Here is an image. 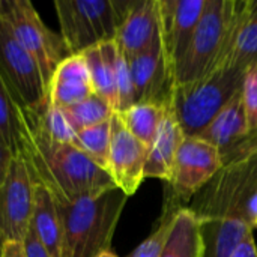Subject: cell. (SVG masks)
Here are the masks:
<instances>
[{"instance_id": "cell-1", "label": "cell", "mask_w": 257, "mask_h": 257, "mask_svg": "<svg viewBox=\"0 0 257 257\" xmlns=\"http://www.w3.org/2000/svg\"><path fill=\"white\" fill-rule=\"evenodd\" d=\"M33 184L44 185L56 202H74L117 188L105 169L74 145L50 139L30 110L21 111V151Z\"/></svg>"}, {"instance_id": "cell-2", "label": "cell", "mask_w": 257, "mask_h": 257, "mask_svg": "<svg viewBox=\"0 0 257 257\" xmlns=\"http://www.w3.org/2000/svg\"><path fill=\"white\" fill-rule=\"evenodd\" d=\"M257 193V151L223 164L187 206L200 226L253 229L248 206Z\"/></svg>"}, {"instance_id": "cell-3", "label": "cell", "mask_w": 257, "mask_h": 257, "mask_svg": "<svg viewBox=\"0 0 257 257\" xmlns=\"http://www.w3.org/2000/svg\"><path fill=\"white\" fill-rule=\"evenodd\" d=\"M247 0H206L190 48L178 68L173 87L193 83L229 65Z\"/></svg>"}, {"instance_id": "cell-4", "label": "cell", "mask_w": 257, "mask_h": 257, "mask_svg": "<svg viewBox=\"0 0 257 257\" xmlns=\"http://www.w3.org/2000/svg\"><path fill=\"white\" fill-rule=\"evenodd\" d=\"M128 196L119 188L74 202H57L63 224L62 257H99L108 251Z\"/></svg>"}, {"instance_id": "cell-5", "label": "cell", "mask_w": 257, "mask_h": 257, "mask_svg": "<svg viewBox=\"0 0 257 257\" xmlns=\"http://www.w3.org/2000/svg\"><path fill=\"white\" fill-rule=\"evenodd\" d=\"M248 69L233 63L223 65L205 77L175 86L170 96V110L181 125L185 137H199L239 92Z\"/></svg>"}, {"instance_id": "cell-6", "label": "cell", "mask_w": 257, "mask_h": 257, "mask_svg": "<svg viewBox=\"0 0 257 257\" xmlns=\"http://www.w3.org/2000/svg\"><path fill=\"white\" fill-rule=\"evenodd\" d=\"M136 0H60L54 2L60 36L71 54H81L102 42L114 41Z\"/></svg>"}, {"instance_id": "cell-7", "label": "cell", "mask_w": 257, "mask_h": 257, "mask_svg": "<svg viewBox=\"0 0 257 257\" xmlns=\"http://www.w3.org/2000/svg\"><path fill=\"white\" fill-rule=\"evenodd\" d=\"M0 15L9 21L17 39L39 66L48 90L54 71L71 56L65 41L44 24L29 0H0Z\"/></svg>"}, {"instance_id": "cell-8", "label": "cell", "mask_w": 257, "mask_h": 257, "mask_svg": "<svg viewBox=\"0 0 257 257\" xmlns=\"http://www.w3.org/2000/svg\"><path fill=\"white\" fill-rule=\"evenodd\" d=\"M0 74L26 110L39 111L48 105V90L39 66L17 39L9 21L2 15Z\"/></svg>"}, {"instance_id": "cell-9", "label": "cell", "mask_w": 257, "mask_h": 257, "mask_svg": "<svg viewBox=\"0 0 257 257\" xmlns=\"http://www.w3.org/2000/svg\"><path fill=\"white\" fill-rule=\"evenodd\" d=\"M223 167L220 151L200 137H185L172 170L167 188L182 202L193 197L218 173Z\"/></svg>"}, {"instance_id": "cell-10", "label": "cell", "mask_w": 257, "mask_h": 257, "mask_svg": "<svg viewBox=\"0 0 257 257\" xmlns=\"http://www.w3.org/2000/svg\"><path fill=\"white\" fill-rule=\"evenodd\" d=\"M33 182L24 161L12 158L0 185V238L3 242L23 244L32 223Z\"/></svg>"}, {"instance_id": "cell-11", "label": "cell", "mask_w": 257, "mask_h": 257, "mask_svg": "<svg viewBox=\"0 0 257 257\" xmlns=\"http://www.w3.org/2000/svg\"><path fill=\"white\" fill-rule=\"evenodd\" d=\"M206 0H158L161 48L172 80L190 48Z\"/></svg>"}, {"instance_id": "cell-12", "label": "cell", "mask_w": 257, "mask_h": 257, "mask_svg": "<svg viewBox=\"0 0 257 257\" xmlns=\"http://www.w3.org/2000/svg\"><path fill=\"white\" fill-rule=\"evenodd\" d=\"M148 148L137 140L114 113L111 117V140L107 172L114 185L128 197L137 193L145 181Z\"/></svg>"}, {"instance_id": "cell-13", "label": "cell", "mask_w": 257, "mask_h": 257, "mask_svg": "<svg viewBox=\"0 0 257 257\" xmlns=\"http://www.w3.org/2000/svg\"><path fill=\"white\" fill-rule=\"evenodd\" d=\"M134 102L170 105L173 80L166 65L161 41L145 53L130 59Z\"/></svg>"}, {"instance_id": "cell-14", "label": "cell", "mask_w": 257, "mask_h": 257, "mask_svg": "<svg viewBox=\"0 0 257 257\" xmlns=\"http://www.w3.org/2000/svg\"><path fill=\"white\" fill-rule=\"evenodd\" d=\"M160 41L158 0H136L114 39L117 48L133 59Z\"/></svg>"}, {"instance_id": "cell-15", "label": "cell", "mask_w": 257, "mask_h": 257, "mask_svg": "<svg viewBox=\"0 0 257 257\" xmlns=\"http://www.w3.org/2000/svg\"><path fill=\"white\" fill-rule=\"evenodd\" d=\"M250 133L251 131L241 89L199 137L214 145L220 151L221 160H224L248 139Z\"/></svg>"}, {"instance_id": "cell-16", "label": "cell", "mask_w": 257, "mask_h": 257, "mask_svg": "<svg viewBox=\"0 0 257 257\" xmlns=\"http://www.w3.org/2000/svg\"><path fill=\"white\" fill-rule=\"evenodd\" d=\"M93 93L84 57L81 54H71L57 66L51 77L48 104L54 108H65L87 99Z\"/></svg>"}, {"instance_id": "cell-17", "label": "cell", "mask_w": 257, "mask_h": 257, "mask_svg": "<svg viewBox=\"0 0 257 257\" xmlns=\"http://www.w3.org/2000/svg\"><path fill=\"white\" fill-rule=\"evenodd\" d=\"M185 134L178 123L170 105L158 128L154 143L151 145L145 164V179L155 178L164 182L170 181L173 164Z\"/></svg>"}, {"instance_id": "cell-18", "label": "cell", "mask_w": 257, "mask_h": 257, "mask_svg": "<svg viewBox=\"0 0 257 257\" xmlns=\"http://www.w3.org/2000/svg\"><path fill=\"white\" fill-rule=\"evenodd\" d=\"M33 214L32 227L50 257H62L63 224L57 202L53 194L41 184H33Z\"/></svg>"}, {"instance_id": "cell-19", "label": "cell", "mask_w": 257, "mask_h": 257, "mask_svg": "<svg viewBox=\"0 0 257 257\" xmlns=\"http://www.w3.org/2000/svg\"><path fill=\"white\" fill-rule=\"evenodd\" d=\"M119 48L114 41L102 42L81 53L86 60L90 83L95 95L105 99L114 111H117L116 90V60Z\"/></svg>"}, {"instance_id": "cell-20", "label": "cell", "mask_w": 257, "mask_h": 257, "mask_svg": "<svg viewBox=\"0 0 257 257\" xmlns=\"http://www.w3.org/2000/svg\"><path fill=\"white\" fill-rule=\"evenodd\" d=\"M202 253L199 221L185 206L176 214L169 239L160 257H202Z\"/></svg>"}, {"instance_id": "cell-21", "label": "cell", "mask_w": 257, "mask_h": 257, "mask_svg": "<svg viewBox=\"0 0 257 257\" xmlns=\"http://www.w3.org/2000/svg\"><path fill=\"white\" fill-rule=\"evenodd\" d=\"M169 105H157V104H134L130 108L116 113L123 123V126L137 139L140 140L148 149L155 140L161 120L166 116Z\"/></svg>"}, {"instance_id": "cell-22", "label": "cell", "mask_w": 257, "mask_h": 257, "mask_svg": "<svg viewBox=\"0 0 257 257\" xmlns=\"http://www.w3.org/2000/svg\"><path fill=\"white\" fill-rule=\"evenodd\" d=\"M21 111L23 105L0 74V139L14 158L21 151Z\"/></svg>"}, {"instance_id": "cell-23", "label": "cell", "mask_w": 257, "mask_h": 257, "mask_svg": "<svg viewBox=\"0 0 257 257\" xmlns=\"http://www.w3.org/2000/svg\"><path fill=\"white\" fill-rule=\"evenodd\" d=\"M185 208L184 203L166 187V199H164V209H163V215L158 221V226L155 227V230L130 254L128 257H160L164 245L169 239L170 230H172V224L173 220L176 217V214L179 212V209Z\"/></svg>"}, {"instance_id": "cell-24", "label": "cell", "mask_w": 257, "mask_h": 257, "mask_svg": "<svg viewBox=\"0 0 257 257\" xmlns=\"http://www.w3.org/2000/svg\"><path fill=\"white\" fill-rule=\"evenodd\" d=\"M257 62V0H247L230 63L250 69Z\"/></svg>"}, {"instance_id": "cell-25", "label": "cell", "mask_w": 257, "mask_h": 257, "mask_svg": "<svg viewBox=\"0 0 257 257\" xmlns=\"http://www.w3.org/2000/svg\"><path fill=\"white\" fill-rule=\"evenodd\" d=\"M60 110L75 133L90 128L93 125L107 122L116 113L113 110V107L105 99H102L101 96H98L95 93L78 104H74V105H69V107L60 108Z\"/></svg>"}, {"instance_id": "cell-26", "label": "cell", "mask_w": 257, "mask_h": 257, "mask_svg": "<svg viewBox=\"0 0 257 257\" xmlns=\"http://www.w3.org/2000/svg\"><path fill=\"white\" fill-rule=\"evenodd\" d=\"M111 140V119L77 133L74 146L107 170Z\"/></svg>"}, {"instance_id": "cell-27", "label": "cell", "mask_w": 257, "mask_h": 257, "mask_svg": "<svg viewBox=\"0 0 257 257\" xmlns=\"http://www.w3.org/2000/svg\"><path fill=\"white\" fill-rule=\"evenodd\" d=\"M32 113L35 116V120L39 125V128L50 139H53L54 142H59V143L74 145L77 133L68 123V120L60 108H54L48 104L45 108H42L39 111H32Z\"/></svg>"}, {"instance_id": "cell-28", "label": "cell", "mask_w": 257, "mask_h": 257, "mask_svg": "<svg viewBox=\"0 0 257 257\" xmlns=\"http://www.w3.org/2000/svg\"><path fill=\"white\" fill-rule=\"evenodd\" d=\"M116 90H117V111L120 113L134 105V90L130 59L119 50L116 60Z\"/></svg>"}, {"instance_id": "cell-29", "label": "cell", "mask_w": 257, "mask_h": 257, "mask_svg": "<svg viewBox=\"0 0 257 257\" xmlns=\"http://www.w3.org/2000/svg\"><path fill=\"white\" fill-rule=\"evenodd\" d=\"M242 96L247 110L250 131H257V62L248 69L244 86H242Z\"/></svg>"}, {"instance_id": "cell-30", "label": "cell", "mask_w": 257, "mask_h": 257, "mask_svg": "<svg viewBox=\"0 0 257 257\" xmlns=\"http://www.w3.org/2000/svg\"><path fill=\"white\" fill-rule=\"evenodd\" d=\"M23 248H24V254L26 257H50L47 253V250L42 247V244L39 242L32 224L27 230V235L23 241Z\"/></svg>"}, {"instance_id": "cell-31", "label": "cell", "mask_w": 257, "mask_h": 257, "mask_svg": "<svg viewBox=\"0 0 257 257\" xmlns=\"http://www.w3.org/2000/svg\"><path fill=\"white\" fill-rule=\"evenodd\" d=\"M232 257H257V248L253 235H250L245 241L239 244V247L235 250Z\"/></svg>"}, {"instance_id": "cell-32", "label": "cell", "mask_w": 257, "mask_h": 257, "mask_svg": "<svg viewBox=\"0 0 257 257\" xmlns=\"http://www.w3.org/2000/svg\"><path fill=\"white\" fill-rule=\"evenodd\" d=\"M12 154L11 151L6 148V145L3 143V140L0 139V185L3 184L5 181V176L8 173V169L11 166V161H12Z\"/></svg>"}, {"instance_id": "cell-33", "label": "cell", "mask_w": 257, "mask_h": 257, "mask_svg": "<svg viewBox=\"0 0 257 257\" xmlns=\"http://www.w3.org/2000/svg\"><path fill=\"white\" fill-rule=\"evenodd\" d=\"M3 257H26L23 244H20V242H5Z\"/></svg>"}, {"instance_id": "cell-34", "label": "cell", "mask_w": 257, "mask_h": 257, "mask_svg": "<svg viewBox=\"0 0 257 257\" xmlns=\"http://www.w3.org/2000/svg\"><path fill=\"white\" fill-rule=\"evenodd\" d=\"M248 218H250V224L253 226V229L257 227V193L253 196L250 206H248Z\"/></svg>"}, {"instance_id": "cell-35", "label": "cell", "mask_w": 257, "mask_h": 257, "mask_svg": "<svg viewBox=\"0 0 257 257\" xmlns=\"http://www.w3.org/2000/svg\"><path fill=\"white\" fill-rule=\"evenodd\" d=\"M99 257H117V256H116V254H114V253H113L111 250H108V251L102 253V254H101V256H99Z\"/></svg>"}, {"instance_id": "cell-36", "label": "cell", "mask_w": 257, "mask_h": 257, "mask_svg": "<svg viewBox=\"0 0 257 257\" xmlns=\"http://www.w3.org/2000/svg\"><path fill=\"white\" fill-rule=\"evenodd\" d=\"M3 245H5V242H3L2 238H0V257H3Z\"/></svg>"}]
</instances>
